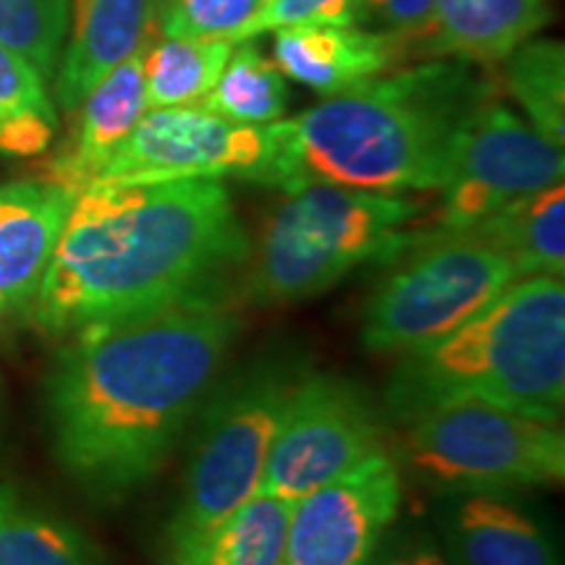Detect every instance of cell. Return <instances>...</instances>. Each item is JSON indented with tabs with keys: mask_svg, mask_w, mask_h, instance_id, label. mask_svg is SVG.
<instances>
[{
	"mask_svg": "<svg viewBox=\"0 0 565 565\" xmlns=\"http://www.w3.org/2000/svg\"><path fill=\"white\" fill-rule=\"evenodd\" d=\"M437 545L448 565H563L547 521L508 492L458 494Z\"/></svg>",
	"mask_w": 565,
	"mask_h": 565,
	"instance_id": "14",
	"label": "cell"
},
{
	"mask_svg": "<svg viewBox=\"0 0 565 565\" xmlns=\"http://www.w3.org/2000/svg\"><path fill=\"white\" fill-rule=\"evenodd\" d=\"M404 194L307 186L270 212L246 259V296L280 307L315 299L372 263H395L429 236Z\"/></svg>",
	"mask_w": 565,
	"mask_h": 565,
	"instance_id": "5",
	"label": "cell"
},
{
	"mask_svg": "<svg viewBox=\"0 0 565 565\" xmlns=\"http://www.w3.org/2000/svg\"><path fill=\"white\" fill-rule=\"evenodd\" d=\"M550 19L547 0H437L433 26L416 58L505 61Z\"/></svg>",
	"mask_w": 565,
	"mask_h": 565,
	"instance_id": "18",
	"label": "cell"
},
{
	"mask_svg": "<svg viewBox=\"0 0 565 565\" xmlns=\"http://www.w3.org/2000/svg\"><path fill=\"white\" fill-rule=\"evenodd\" d=\"M370 565H448L440 545L424 532H404L380 542Z\"/></svg>",
	"mask_w": 565,
	"mask_h": 565,
	"instance_id": "30",
	"label": "cell"
},
{
	"mask_svg": "<svg viewBox=\"0 0 565 565\" xmlns=\"http://www.w3.org/2000/svg\"><path fill=\"white\" fill-rule=\"evenodd\" d=\"M494 92L482 66L458 58L383 74L267 126L270 147L246 181L282 194L440 192L461 129Z\"/></svg>",
	"mask_w": 565,
	"mask_h": 565,
	"instance_id": "3",
	"label": "cell"
},
{
	"mask_svg": "<svg viewBox=\"0 0 565 565\" xmlns=\"http://www.w3.org/2000/svg\"><path fill=\"white\" fill-rule=\"evenodd\" d=\"M406 61L398 42L364 26L303 24L275 32L273 63L286 79L322 97L377 79Z\"/></svg>",
	"mask_w": 565,
	"mask_h": 565,
	"instance_id": "17",
	"label": "cell"
},
{
	"mask_svg": "<svg viewBox=\"0 0 565 565\" xmlns=\"http://www.w3.org/2000/svg\"><path fill=\"white\" fill-rule=\"evenodd\" d=\"M168 3H171V0H152V13H154V24H158L160 13L168 9Z\"/></svg>",
	"mask_w": 565,
	"mask_h": 565,
	"instance_id": "31",
	"label": "cell"
},
{
	"mask_svg": "<svg viewBox=\"0 0 565 565\" xmlns=\"http://www.w3.org/2000/svg\"><path fill=\"white\" fill-rule=\"evenodd\" d=\"M0 565H108L79 529L0 484Z\"/></svg>",
	"mask_w": 565,
	"mask_h": 565,
	"instance_id": "21",
	"label": "cell"
},
{
	"mask_svg": "<svg viewBox=\"0 0 565 565\" xmlns=\"http://www.w3.org/2000/svg\"><path fill=\"white\" fill-rule=\"evenodd\" d=\"M58 108L30 61L0 42V154L38 158L51 150Z\"/></svg>",
	"mask_w": 565,
	"mask_h": 565,
	"instance_id": "23",
	"label": "cell"
},
{
	"mask_svg": "<svg viewBox=\"0 0 565 565\" xmlns=\"http://www.w3.org/2000/svg\"><path fill=\"white\" fill-rule=\"evenodd\" d=\"M563 147L492 97L461 129L429 233L471 231L508 202L563 183Z\"/></svg>",
	"mask_w": 565,
	"mask_h": 565,
	"instance_id": "10",
	"label": "cell"
},
{
	"mask_svg": "<svg viewBox=\"0 0 565 565\" xmlns=\"http://www.w3.org/2000/svg\"><path fill=\"white\" fill-rule=\"evenodd\" d=\"M294 503L257 492L194 540L168 550V565H282Z\"/></svg>",
	"mask_w": 565,
	"mask_h": 565,
	"instance_id": "20",
	"label": "cell"
},
{
	"mask_svg": "<svg viewBox=\"0 0 565 565\" xmlns=\"http://www.w3.org/2000/svg\"><path fill=\"white\" fill-rule=\"evenodd\" d=\"M238 328L221 299H194L71 333L42 385L71 482L105 505L150 484L210 398Z\"/></svg>",
	"mask_w": 565,
	"mask_h": 565,
	"instance_id": "1",
	"label": "cell"
},
{
	"mask_svg": "<svg viewBox=\"0 0 565 565\" xmlns=\"http://www.w3.org/2000/svg\"><path fill=\"white\" fill-rule=\"evenodd\" d=\"M356 19L359 0H265L263 11L249 30V40L265 32L286 30V26H351L356 24Z\"/></svg>",
	"mask_w": 565,
	"mask_h": 565,
	"instance_id": "29",
	"label": "cell"
},
{
	"mask_svg": "<svg viewBox=\"0 0 565 565\" xmlns=\"http://www.w3.org/2000/svg\"><path fill=\"white\" fill-rule=\"evenodd\" d=\"M267 126L233 124L202 105L147 110L116 154L105 162L95 183H154L223 175L246 181L270 147Z\"/></svg>",
	"mask_w": 565,
	"mask_h": 565,
	"instance_id": "11",
	"label": "cell"
},
{
	"mask_svg": "<svg viewBox=\"0 0 565 565\" xmlns=\"http://www.w3.org/2000/svg\"><path fill=\"white\" fill-rule=\"evenodd\" d=\"M152 38H158L152 0H71L53 76L55 108L71 116L105 74Z\"/></svg>",
	"mask_w": 565,
	"mask_h": 565,
	"instance_id": "16",
	"label": "cell"
},
{
	"mask_svg": "<svg viewBox=\"0 0 565 565\" xmlns=\"http://www.w3.org/2000/svg\"><path fill=\"white\" fill-rule=\"evenodd\" d=\"M404 500V475L391 456L366 458L296 500L282 565H370Z\"/></svg>",
	"mask_w": 565,
	"mask_h": 565,
	"instance_id": "12",
	"label": "cell"
},
{
	"mask_svg": "<svg viewBox=\"0 0 565 565\" xmlns=\"http://www.w3.org/2000/svg\"><path fill=\"white\" fill-rule=\"evenodd\" d=\"M385 414L353 380L301 374L275 433L259 492L296 503L385 454Z\"/></svg>",
	"mask_w": 565,
	"mask_h": 565,
	"instance_id": "9",
	"label": "cell"
},
{
	"mask_svg": "<svg viewBox=\"0 0 565 565\" xmlns=\"http://www.w3.org/2000/svg\"><path fill=\"white\" fill-rule=\"evenodd\" d=\"M503 84L529 126L553 145H565V45L557 40L521 42L505 58Z\"/></svg>",
	"mask_w": 565,
	"mask_h": 565,
	"instance_id": "25",
	"label": "cell"
},
{
	"mask_svg": "<svg viewBox=\"0 0 565 565\" xmlns=\"http://www.w3.org/2000/svg\"><path fill=\"white\" fill-rule=\"evenodd\" d=\"M437 0H359L356 26L398 42L406 58H416L433 26Z\"/></svg>",
	"mask_w": 565,
	"mask_h": 565,
	"instance_id": "28",
	"label": "cell"
},
{
	"mask_svg": "<svg viewBox=\"0 0 565 565\" xmlns=\"http://www.w3.org/2000/svg\"><path fill=\"white\" fill-rule=\"evenodd\" d=\"M252 242L221 179L95 183L76 194L30 320L45 335L221 299Z\"/></svg>",
	"mask_w": 565,
	"mask_h": 565,
	"instance_id": "2",
	"label": "cell"
},
{
	"mask_svg": "<svg viewBox=\"0 0 565 565\" xmlns=\"http://www.w3.org/2000/svg\"><path fill=\"white\" fill-rule=\"evenodd\" d=\"M513 265L471 233H429L395 259L362 315L370 353H406L443 338L511 286Z\"/></svg>",
	"mask_w": 565,
	"mask_h": 565,
	"instance_id": "8",
	"label": "cell"
},
{
	"mask_svg": "<svg viewBox=\"0 0 565 565\" xmlns=\"http://www.w3.org/2000/svg\"><path fill=\"white\" fill-rule=\"evenodd\" d=\"M498 249L515 278L565 275V189L563 183L519 196L466 231Z\"/></svg>",
	"mask_w": 565,
	"mask_h": 565,
	"instance_id": "19",
	"label": "cell"
},
{
	"mask_svg": "<svg viewBox=\"0 0 565 565\" xmlns=\"http://www.w3.org/2000/svg\"><path fill=\"white\" fill-rule=\"evenodd\" d=\"M398 469L437 494L511 492L565 479L561 422L461 401L401 424Z\"/></svg>",
	"mask_w": 565,
	"mask_h": 565,
	"instance_id": "6",
	"label": "cell"
},
{
	"mask_svg": "<svg viewBox=\"0 0 565 565\" xmlns=\"http://www.w3.org/2000/svg\"><path fill=\"white\" fill-rule=\"evenodd\" d=\"M150 42V40H147ZM147 42L87 92L71 116L76 118L66 145L42 166L40 179L79 194L97 181L134 126L147 113L145 51Z\"/></svg>",
	"mask_w": 565,
	"mask_h": 565,
	"instance_id": "15",
	"label": "cell"
},
{
	"mask_svg": "<svg viewBox=\"0 0 565 565\" xmlns=\"http://www.w3.org/2000/svg\"><path fill=\"white\" fill-rule=\"evenodd\" d=\"M200 105L233 124L267 126L286 116L288 84L252 40L236 42L223 74Z\"/></svg>",
	"mask_w": 565,
	"mask_h": 565,
	"instance_id": "24",
	"label": "cell"
},
{
	"mask_svg": "<svg viewBox=\"0 0 565 565\" xmlns=\"http://www.w3.org/2000/svg\"><path fill=\"white\" fill-rule=\"evenodd\" d=\"M74 200L45 179L0 183V330L30 320Z\"/></svg>",
	"mask_w": 565,
	"mask_h": 565,
	"instance_id": "13",
	"label": "cell"
},
{
	"mask_svg": "<svg viewBox=\"0 0 565 565\" xmlns=\"http://www.w3.org/2000/svg\"><path fill=\"white\" fill-rule=\"evenodd\" d=\"M479 401L561 422L565 408V280L519 278L475 317L401 353L385 416L406 424L429 408Z\"/></svg>",
	"mask_w": 565,
	"mask_h": 565,
	"instance_id": "4",
	"label": "cell"
},
{
	"mask_svg": "<svg viewBox=\"0 0 565 565\" xmlns=\"http://www.w3.org/2000/svg\"><path fill=\"white\" fill-rule=\"evenodd\" d=\"M71 0H0V42L53 82L68 30Z\"/></svg>",
	"mask_w": 565,
	"mask_h": 565,
	"instance_id": "26",
	"label": "cell"
},
{
	"mask_svg": "<svg viewBox=\"0 0 565 565\" xmlns=\"http://www.w3.org/2000/svg\"><path fill=\"white\" fill-rule=\"evenodd\" d=\"M265 0H171L158 19L162 38L246 42Z\"/></svg>",
	"mask_w": 565,
	"mask_h": 565,
	"instance_id": "27",
	"label": "cell"
},
{
	"mask_svg": "<svg viewBox=\"0 0 565 565\" xmlns=\"http://www.w3.org/2000/svg\"><path fill=\"white\" fill-rule=\"evenodd\" d=\"M301 374L286 359L259 362L210 401L168 526V550L194 540L259 492L275 433Z\"/></svg>",
	"mask_w": 565,
	"mask_h": 565,
	"instance_id": "7",
	"label": "cell"
},
{
	"mask_svg": "<svg viewBox=\"0 0 565 565\" xmlns=\"http://www.w3.org/2000/svg\"><path fill=\"white\" fill-rule=\"evenodd\" d=\"M233 42L192 40V38H152L145 51V95L147 110L200 105L215 87Z\"/></svg>",
	"mask_w": 565,
	"mask_h": 565,
	"instance_id": "22",
	"label": "cell"
}]
</instances>
